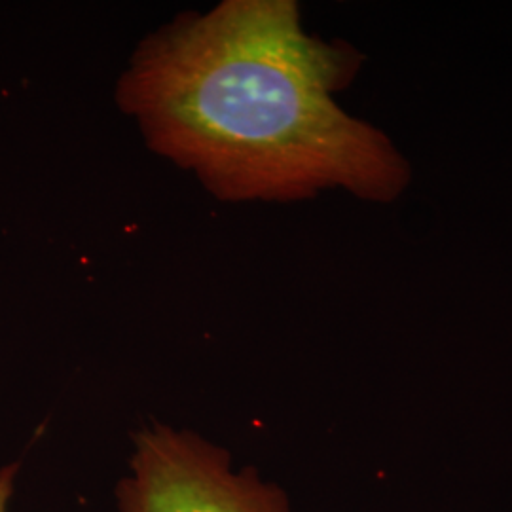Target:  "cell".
<instances>
[{
    "label": "cell",
    "instance_id": "cell-1",
    "mask_svg": "<svg viewBox=\"0 0 512 512\" xmlns=\"http://www.w3.org/2000/svg\"><path fill=\"white\" fill-rule=\"evenodd\" d=\"M361 65L348 42L308 35L293 0H224L143 38L114 97L150 150L222 202H300L340 188L391 203L410 165L334 99Z\"/></svg>",
    "mask_w": 512,
    "mask_h": 512
},
{
    "label": "cell",
    "instance_id": "cell-2",
    "mask_svg": "<svg viewBox=\"0 0 512 512\" xmlns=\"http://www.w3.org/2000/svg\"><path fill=\"white\" fill-rule=\"evenodd\" d=\"M120 512H289L285 494L255 469L232 473L230 454L190 431L152 423L135 437Z\"/></svg>",
    "mask_w": 512,
    "mask_h": 512
},
{
    "label": "cell",
    "instance_id": "cell-3",
    "mask_svg": "<svg viewBox=\"0 0 512 512\" xmlns=\"http://www.w3.org/2000/svg\"><path fill=\"white\" fill-rule=\"evenodd\" d=\"M19 465H8L0 469V512H8V503L14 492V480L18 475Z\"/></svg>",
    "mask_w": 512,
    "mask_h": 512
}]
</instances>
